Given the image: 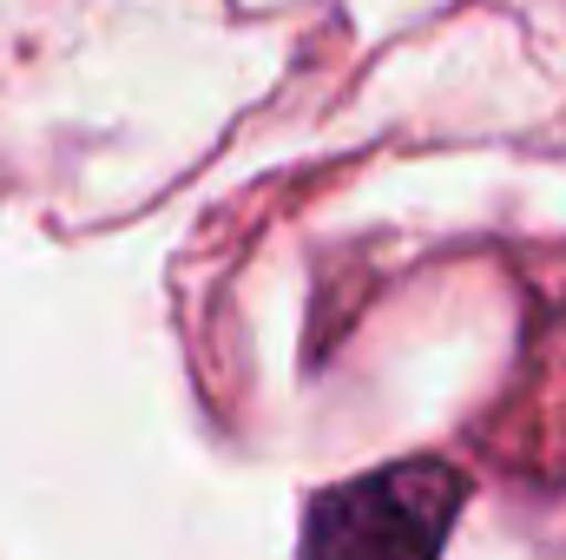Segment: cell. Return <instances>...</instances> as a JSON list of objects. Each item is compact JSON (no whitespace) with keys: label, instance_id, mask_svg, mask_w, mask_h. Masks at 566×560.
Returning <instances> with one entry per match:
<instances>
[{"label":"cell","instance_id":"1","mask_svg":"<svg viewBox=\"0 0 566 560\" xmlns=\"http://www.w3.org/2000/svg\"><path fill=\"white\" fill-rule=\"evenodd\" d=\"M468 481L448 462H389L323 488L303 515V560H441Z\"/></svg>","mask_w":566,"mask_h":560}]
</instances>
